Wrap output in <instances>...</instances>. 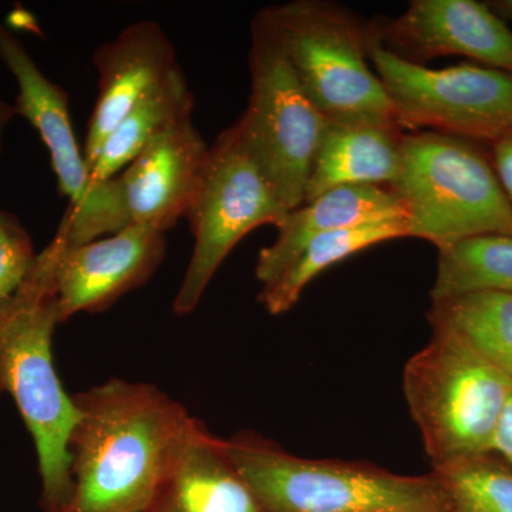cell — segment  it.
Here are the masks:
<instances>
[{
    "label": "cell",
    "instance_id": "obj_6",
    "mask_svg": "<svg viewBox=\"0 0 512 512\" xmlns=\"http://www.w3.org/2000/svg\"><path fill=\"white\" fill-rule=\"evenodd\" d=\"M251 93L234 124L239 141L289 211L305 201L306 181L328 117L293 70L268 8L252 19Z\"/></svg>",
    "mask_w": 512,
    "mask_h": 512
},
{
    "label": "cell",
    "instance_id": "obj_3",
    "mask_svg": "<svg viewBox=\"0 0 512 512\" xmlns=\"http://www.w3.org/2000/svg\"><path fill=\"white\" fill-rule=\"evenodd\" d=\"M224 446L264 512H447L433 471L402 476L375 464L293 456L249 431Z\"/></svg>",
    "mask_w": 512,
    "mask_h": 512
},
{
    "label": "cell",
    "instance_id": "obj_5",
    "mask_svg": "<svg viewBox=\"0 0 512 512\" xmlns=\"http://www.w3.org/2000/svg\"><path fill=\"white\" fill-rule=\"evenodd\" d=\"M512 377L454 333L433 329L403 370V393L433 468L491 454Z\"/></svg>",
    "mask_w": 512,
    "mask_h": 512
},
{
    "label": "cell",
    "instance_id": "obj_2",
    "mask_svg": "<svg viewBox=\"0 0 512 512\" xmlns=\"http://www.w3.org/2000/svg\"><path fill=\"white\" fill-rule=\"evenodd\" d=\"M59 254L53 238L18 291L0 301V394H10L35 443L46 512H63L72 495L69 440L77 420L52 352Z\"/></svg>",
    "mask_w": 512,
    "mask_h": 512
},
{
    "label": "cell",
    "instance_id": "obj_18",
    "mask_svg": "<svg viewBox=\"0 0 512 512\" xmlns=\"http://www.w3.org/2000/svg\"><path fill=\"white\" fill-rule=\"evenodd\" d=\"M192 110L194 94L180 67L138 101L103 141L90 165L94 183L123 173L154 138L181 121L192 119Z\"/></svg>",
    "mask_w": 512,
    "mask_h": 512
},
{
    "label": "cell",
    "instance_id": "obj_19",
    "mask_svg": "<svg viewBox=\"0 0 512 512\" xmlns=\"http://www.w3.org/2000/svg\"><path fill=\"white\" fill-rule=\"evenodd\" d=\"M404 237H409V224L403 218L320 235L303 248L284 274L272 284L262 286L259 299L271 315H282L291 311L306 286L330 266L367 248Z\"/></svg>",
    "mask_w": 512,
    "mask_h": 512
},
{
    "label": "cell",
    "instance_id": "obj_15",
    "mask_svg": "<svg viewBox=\"0 0 512 512\" xmlns=\"http://www.w3.org/2000/svg\"><path fill=\"white\" fill-rule=\"evenodd\" d=\"M403 130L392 117L328 119L303 202L339 187H392L402 163Z\"/></svg>",
    "mask_w": 512,
    "mask_h": 512
},
{
    "label": "cell",
    "instance_id": "obj_22",
    "mask_svg": "<svg viewBox=\"0 0 512 512\" xmlns=\"http://www.w3.org/2000/svg\"><path fill=\"white\" fill-rule=\"evenodd\" d=\"M446 495L447 512H512V468L484 454L433 468Z\"/></svg>",
    "mask_w": 512,
    "mask_h": 512
},
{
    "label": "cell",
    "instance_id": "obj_25",
    "mask_svg": "<svg viewBox=\"0 0 512 512\" xmlns=\"http://www.w3.org/2000/svg\"><path fill=\"white\" fill-rule=\"evenodd\" d=\"M491 454L512 468V387L498 420L493 437Z\"/></svg>",
    "mask_w": 512,
    "mask_h": 512
},
{
    "label": "cell",
    "instance_id": "obj_20",
    "mask_svg": "<svg viewBox=\"0 0 512 512\" xmlns=\"http://www.w3.org/2000/svg\"><path fill=\"white\" fill-rule=\"evenodd\" d=\"M431 329L454 333L512 377V293L473 292L431 302Z\"/></svg>",
    "mask_w": 512,
    "mask_h": 512
},
{
    "label": "cell",
    "instance_id": "obj_13",
    "mask_svg": "<svg viewBox=\"0 0 512 512\" xmlns=\"http://www.w3.org/2000/svg\"><path fill=\"white\" fill-rule=\"evenodd\" d=\"M210 153L192 119L154 138L119 174L130 224L165 234L187 217L204 184Z\"/></svg>",
    "mask_w": 512,
    "mask_h": 512
},
{
    "label": "cell",
    "instance_id": "obj_24",
    "mask_svg": "<svg viewBox=\"0 0 512 512\" xmlns=\"http://www.w3.org/2000/svg\"><path fill=\"white\" fill-rule=\"evenodd\" d=\"M490 154L501 187L512 205V130L490 144Z\"/></svg>",
    "mask_w": 512,
    "mask_h": 512
},
{
    "label": "cell",
    "instance_id": "obj_10",
    "mask_svg": "<svg viewBox=\"0 0 512 512\" xmlns=\"http://www.w3.org/2000/svg\"><path fill=\"white\" fill-rule=\"evenodd\" d=\"M288 214L284 202L242 147L234 126L222 131L211 147L200 194L185 217L195 242L174 299L175 315H190L197 309L211 279L242 238L262 225L278 228Z\"/></svg>",
    "mask_w": 512,
    "mask_h": 512
},
{
    "label": "cell",
    "instance_id": "obj_14",
    "mask_svg": "<svg viewBox=\"0 0 512 512\" xmlns=\"http://www.w3.org/2000/svg\"><path fill=\"white\" fill-rule=\"evenodd\" d=\"M99 94L89 120L83 153L92 165L101 144L134 106L180 69L170 37L153 20L128 26L94 53Z\"/></svg>",
    "mask_w": 512,
    "mask_h": 512
},
{
    "label": "cell",
    "instance_id": "obj_1",
    "mask_svg": "<svg viewBox=\"0 0 512 512\" xmlns=\"http://www.w3.org/2000/svg\"><path fill=\"white\" fill-rule=\"evenodd\" d=\"M73 400L63 512H148L197 419L148 383L111 379Z\"/></svg>",
    "mask_w": 512,
    "mask_h": 512
},
{
    "label": "cell",
    "instance_id": "obj_21",
    "mask_svg": "<svg viewBox=\"0 0 512 512\" xmlns=\"http://www.w3.org/2000/svg\"><path fill=\"white\" fill-rule=\"evenodd\" d=\"M473 292L512 293V235H481L440 249L431 302Z\"/></svg>",
    "mask_w": 512,
    "mask_h": 512
},
{
    "label": "cell",
    "instance_id": "obj_27",
    "mask_svg": "<svg viewBox=\"0 0 512 512\" xmlns=\"http://www.w3.org/2000/svg\"><path fill=\"white\" fill-rule=\"evenodd\" d=\"M13 109L12 107L5 106V104L0 103V148H2V136H3V128H5L6 124L9 123V120L13 117Z\"/></svg>",
    "mask_w": 512,
    "mask_h": 512
},
{
    "label": "cell",
    "instance_id": "obj_16",
    "mask_svg": "<svg viewBox=\"0 0 512 512\" xmlns=\"http://www.w3.org/2000/svg\"><path fill=\"white\" fill-rule=\"evenodd\" d=\"M399 218L406 220V212L390 188L360 185L323 192L289 211L278 227V237L259 252L256 279L262 286L272 284L320 235Z\"/></svg>",
    "mask_w": 512,
    "mask_h": 512
},
{
    "label": "cell",
    "instance_id": "obj_23",
    "mask_svg": "<svg viewBox=\"0 0 512 512\" xmlns=\"http://www.w3.org/2000/svg\"><path fill=\"white\" fill-rule=\"evenodd\" d=\"M28 232L0 212V301L18 291L36 261Z\"/></svg>",
    "mask_w": 512,
    "mask_h": 512
},
{
    "label": "cell",
    "instance_id": "obj_8",
    "mask_svg": "<svg viewBox=\"0 0 512 512\" xmlns=\"http://www.w3.org/2000/svg\"><path fill=\"white\" fill-rule=\"evenodd\" d=\"M369 59L400 126L490 146L512 130V74L481 64L430 69L384 49L370 23Z\"/></svg>",
    "mask_w": 512,
    "mask_h": 512
},
{
    "label": "cell",
    "instance_id": "obj_9",
    "mask_svg": "<svg viewBox=\"0 0 512 512\" xmlns=\"http://www.w3.org/2000/svg\"><path fill=\"white\" fill-rule=\"evenodd\" d=\"M0 57L19 86L13 113L29 120L49 150L57 185L69 208L56 234L67 247L110 237L130 224L119 175L94 183L70 119L69 97L40 72L18 37L0 23Z\"/></svg>",
    "mask_w": 512,
    "mask_h": 512
},
{
    "label": "cell",
    "instance_id": "obj_26",
    "mask_svg": "<svg viewBox=\"0 0 512 512\" xmlns=\"http://www.w3.org/2000/svg\"><path fill=\"white\" fill-rule=\"evenodd\" d=\"M488 5L501 19H512V0H495Z\"/></svg>",
    "mask_w": 512,
    "mask_h": 512
},
{
    "label": "cell",
    "instance_id": "obj_17",
    "mask_svg": "<svg viewBox=\"0 0 512 512\" xmlns=\"http://www.w3.org/2000/svg\"><path fill=\"white\" fill-rule=\"evenodd\" d=\"M148 512H264L225 450L195 420Z\"/></svg>",
    "mask_w": 512,
    "mask_h": 512
},
{
    "label": "cell",
    "instance_id": "obj_12",
    "mask_svg": "<svg viewBox=\"0 0 512 512\" xmlns=\"http://www.w3.org/2000/svg\"><path fill=\"white\" fill-rule=\"evenodd\" d=\"M56 265L57 308L60 323L77 313H99L146 284L163 262L164 232L128 225L117 234L67 247L59 235Z\"/></svg>",
    "mask_w": 512,
    "mask_h": 512
},
{
    "label": "cell",
    "instance_id": "obj_4",
    "mask_svg": "<svg viewBox=\"0 0 512 512\" xmlns=\"http://www.w3.org/2000/svg\"><path fill=\"white\" fill-rule=\"evenodd\" d=\"M402 202L409 237L437 249L481 235H512V205L490 146L437 131L404 134L402 163L390 187Z\"/></svg>",
    "mask_w": 512,
    "mask_h": 512
},
{
    "label": "cell",
    "instance_id": "obj_7",
    "mask_svg": "<svg viewBox=\"0 0 512 512\" xmlns=\"http://www.w3.org/2000/svg\"><path fill=\"white\" fill-rule=\"evenodd\" d=\"M268 10L299 82L328 119H396L369 66L370 23L326 0H293Z\"/></svg>",
    "mask_w": 512,
    "mask_h": 512
},
{
    "label": "cell",
    "instance_id": "obj_11",
    "mask_svg": "<svg viewBox=\"0 0 512 512\" xmlns=\"http://www.w3.org/2000/svg\"><path fill=\"white\" fill-rule=\"evenodd\" d=\"M384 49L426 66L437 57L464 56L512 74V30L488 3L413 0L402 15L372 22Z\"/></svg>",
    "mask_w": 512,
    "mask_h": 512
}]
</instances>
